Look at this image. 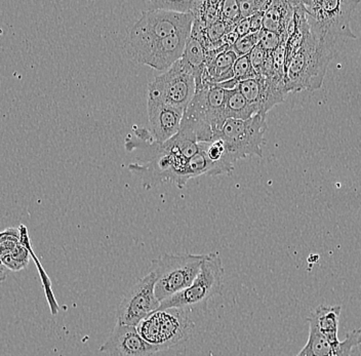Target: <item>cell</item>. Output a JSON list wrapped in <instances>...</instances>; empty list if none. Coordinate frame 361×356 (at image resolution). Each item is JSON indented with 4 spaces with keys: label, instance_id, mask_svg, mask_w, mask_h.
<instances>
[{
    "label": "cell",
    "instance_id": "5",
    "mask_svg": "<svg viewBox=\"0 0 361 356\" xmlns=\"http://www.w3.org/2000/svg\"><path fill=\"white\" fill-rule=\"evenodd\" d=\"M224 274V266L220 254H207L200 274L193 283L182 292L160 303L158 310L171 308L185 310L186 308L204 305L216 295L222 292Z\"/></svg>",
    "mask_w": 361,
    "mask_h": 356
},
{
    "label": "cell",
    "instance_id": "10",
    "mask_svg": "<svg viewBox=\"0 0 361 356\" xmlns=\"http://www.w3.org/2000/svg\"><path fill=\"white\" fill-rule=\"evenodd\" d=\"M155 276L152 271L135 283L124 296L117 309V324L135 326L147 317L159 309L154 292Z\"/></svg>",
    "mask_w": 361,
    "mask_h": 356
},
{
    "label": "cell",
    "instance_id": "9",
    "mask_svg": "<svg viewBox=\"0 0 361 356\" xmlns=\"http://www.w3.org/2000/svg\"><path fill=\"white\" fill-rule=\"evenodd\" d=\"M190 35L191 28L185 29L149 44L126 47L124 51L135 64L147 65L157 71L166 72L182 58Z\"/></svg>",
    "mask_w": 361,
    "mask_h": 356
},
{
    "label": "cell",
    "instance_id": "12",
    "mask_svg": "<svg viewBox=\"0 0 361 356\" xmlns=\"http://www.w3.org/2000/svg\"><path fill=\"white\" fill-rule=\"evenodd\" d=\"M308 341L295 356H351L353 349L361 345V330L355 329L344 341L331 343L312 324H309Z\"/></svg>",
    "mask_w": 361,
    "mask_h": 356
},
{
    "label": "cell",
    "instance_id": "30",
    "mask_svg": "<svg viewBox=\"0 0 361 356\" xmlns=\"http://www.w3.org/2000/svg\"><path fill=\"white\" fill-rule=\"evenodd\" d=\"M6 269L4 266L0 265V281H4V277L6 276Z\"/></svg>",
    "mask_w": 361,
    "mask_h": 356
},
{
    "label": "cell",
    "instance_id": "24",
    "mask_svg": "<svg viewBox=\"0 0 361 356\" xmlns=\"http://www.w3.org/2000/svg\"><path fill=\"white\" fill-rule=\"evenodd\" d=\"M259 32L250 33V35L239 38L234 46L230 47L229 49L233 51L238 57L250 55L252 49L259 44Z\"/></svg>",
    "mask_w": 361,
    "mask_h": 356
},
{
    "label": "cell",
    "instance_id": "19",
    "mask_svg": "<svg viewBox=\"0 0 361 356\" xmlns=\"http://www.w3.org/2000/svg\"><path fill=\"white\" fill-rule=\"evenodd\" d=\"M30 256L29 250L19 243L11 254H6L4 258L0 259V265L4 266L6 269L11 270V271H21L28 266Z\"/></svg>",
    "mask_w": 361,
    "mask_h": 356
},
{
    "label": "cell",
    "instance_id": "14",
    "mask_svg": "<svg viewBox=\"0 0 361 356\" xmlns=\"http://www.w3.org/2000/svg\"><path fill=\"white\" fill-rule=\"evenodd\" d=\"M293 1L271 2L269 8L264 13L263 29L279 35H288V27L293 19Z\"/></svg>",
    "mask_w": 361,
    "mask_h": 356
},
{
    "label": "cell",
    "instance_id": "11",
    "mask_svg": "<svg viewBox=\"0 0 361 356\" xmlns=\"http://www.w3.org/2000/svg\"><path fill=\"white\" fill-rule=\"evenodd\" d=\"M101 352L110 356H153L159 352L157 347L146 342L135 326L116 324Z\"/></svg>",
    "mask_w": 361,
    "mask_h": 356
},
{
    "label": "cell",
    "instance_id": "13",
    "mask_svg": "<svg viewBox=\"0 0 361 356\" xmlns=\"http://www.w3.org/2000/svg\"><path fill=\"white\" fill-rule=\"evenodd\" d=\"M150 134L154 141L164 144L179 133L184 113L157 101H147Z\"/></svg>",
    "mask_w": 361,
    "mask_h": 356
},
{
    "label": "cell",
    "instance_id": "15",
    "mask_svg": "<svg viewBox=\"0 0 361 356\" xmlns=\"http://www.w3.org/2000/svg\"><path fill=\"white\" fill-rule=\"evenodd\" d=\"M341 306L320 305L308 319L309 324L314 326L331 343H338V331Z\"/></svg>",
    "mask_w": 361,
    "mask_h": 356
},
{
    "label": "cell",
    "instance_id": "7",
    "mask_svg": "<svg viewBox=\"0 0 361 356\" xmlns=\"http://www.w3.org/2000/svg\"><path fill=\"white\" fill-rule=\"evenodd\" d=\"M194 18L191 13L168 12L164 10H150L142 13L139 21L128 29L123 42V49L149 44L192 28Z\"/></svg>",
    "mask_w": 361,
    "mask_h": 356
},
{
    "label": "cell",
    "instance_id": "4",
    "mask_svg": "<svg viewBox=\"0 0 361 356\" xmlns=\"http://www.w3.org/2000/svg\"><path fill=\"white\" fill-rule=\"evenodd\" d=\"M193 330L190 317L178 308L155 311L137 326L141 337L157 347L159 352L184 343Z\"/></svg>",
    "mask_w": 361,
    "mask_h": 356
},
{
    "label": "cell",
    "instance_id": "18",
    "mask_svg": "<svg viewBox=\"0 0 361 356\" xmlns=\"http://www.w3.org/2000/svg\"><path fill=\"white\" fill-rule=\"evenodd\" d=\"M20 231V243L24 247H26L27 249L30 252L31 257L36 261V265H37L38 270H39L40 276H42V285H44L45 295H47V301H49V307H51V313L54 315H56V313L59 312V305L56 303V300L55 296H54L53 290H51V283L49 281V276L45 274L44 268L42 266L39 264L38 262L37 258H36L35 254H34L32 249H31V243L30 240H29L28 235V229H27L26 226L24 225H20L19 227Z\"/></svg>",
    "mask_w": 361,
    "mask_h": 356
},
{
    "label": "cell",
    "instance_id": "1",
    "mask_svg": "<svg viewBox=\"0 0 361 356\" xmlns=\"http://www.w3.org/2000/svg\"><path fill=\"white\" fill-rule=\"evenodd\" d=\"M340 47L307 33L301 46L286 60V91H315L320 89L329 63Z\"/></svg>",
    "mask_w": 361,
    "mask_h": 356
},
{
    "label": "cell",
    "instance_id": "6",
    "mask_svg": "<svg viewBox=\"0 0 361 356\" xmlns=\"http://www.w3.org/2000/svg\"><path fill=\"white\" fill-rule=\"evenodd\" d=\"M266 115L256 114L247 121L228 119L214 140L224 142L228 156L235 164L248 156H263V144L267 130Z\"/></svg>",
    "mask_w": 361,
    "mask_h": 356
},
{
    "label": "cell",
    "instance_id": "2",
    "mask_svg": "<svg viewBox=\"0 0 361 356\" xmlns=\"http://www.w3.org/2000/svg\"><path fill=\"white\" fill-rule=\"evenodd\" d=\"M360 0H305L302 1L309 30L338 47L356 36L350 29V20Z\"/></svg>",
    "mask_w": 361,
    "mask_h": 356
},
{
    "label": "cell",
    "instance_id": "16",
    "mask_svg": "<svg viewBox=\"0 0 361 356\" xmlns=\"http://www.w3.org/2000/svg\"><path fill=\"white\" fill-rule=\"evenodd\" d=\"M207 59V51L202 42L190 36L185 47L184 54L180 58V62L195 78L196 91L202 89V78Z\"/></svg>",
    "mask_w": 361,
    "mask_h": 356
},
{
    "label": "cell",
    "instance_id": "26",
    "mask_svg": "<svg viewBox=\"0 0 361 356\" xmlns=\"http://www.w3.org/2000/svg\"><path fill=\"white\" fill-rule=\"evenodd\" d=\"M283 40H288V35H281L264 29L259 31V46L269 53L276 51Z\"/></svg>",
    "mask_w": 361,
    "mask_h": 356
},
{
    "label": "cell",
    "instance_id": "28",
    "mask_svg": "<svg viewBox=\"0 0 361 356\" xmlns=\"http://www.w3.org/2000/svg\"><path fill=\"white\" fill-rule=\"evenodd\" d=\"M264 13L265 12L257 13L250 18V33H259L263 29Z\"/></svg>",
    "mask_w": 361,
    "mask_h": 356
},
{
    "label": "cell",
    "instance_id": "8",
    "mask_svg": "<svg viewBox=\"0 0 361 356\" xmlns=\"http://www.w3.org/2000/svg\"><path fill=\"white\" fill-rule=\"evenodd\" d=\"M196 92L195 78L180 60L148 85V99L185 113Z\"/></svg>",
    "mask_w": 361,
    "mask_h": 356
},
{
    "label": "cell",
    "instance_id": "23",
    "mask_svg": "<svg viewBox=\"0 0 361 356\" xmlns=\"http://www.w3.org/2000/svg\"><path fill=\"white\" fill-rule=\"evenodd\" d=\"M193 0H178V1H151L152 10H164L168 12L191 13Z\"/></svg>",
    "mask_w": 361,
    "mask_h": 356
},
{
    "label": "cell",
    "instance_id": "3",
    "mask_svg": "<svg viewBox=\"0 0 361 356\" xmlns=\"http://www.w3.org/2000/svg\"><path fill=\"white\" fill-rule=\"evenodd\" d=\"M207 254H166L152 261L155 296L160 303L189 287L200 274Z\"/></svg>",
    "mask_w": 361,
    "mask_h": 356
},
{
    "label": "cell",
    "instance_id": "25",
    "mask_svg": "<svg viewBox=\"0 0 361 356\" xmlns=\"http://www.w3.org/2000/svg\"><path fill=\"white\" fill-rule=\"evenodd\" d=\"M221 20L235 27L243 20L237 0H225L221 6Z\"/></svg>",
    "mask_w": 361,
    "mask_h": 356
},
{
    "label": "cell",
    "instance_id": "27",
    "mask_svg": "<svg viewBox=\"0 0 361 356\" xmlns=\"http://www.w3.org/2000/svg\"><path fill=\"white\" fill-rule=\"evenodd\" d=\"M271 54L272 53H269V51H266L265 49H262L259 44L255 47L252 53L250 54L252 68L255 69L258 76H263L264 73H265L266 65H267Z\"/></svg>",
    "mask_w": 361,
    "mask_h": 356
},
{
    "label": "cell",
    "instance_id": "21",
    "mask_svg": "<svg viewBox=\"0 0 361 356\" xmlns=\"http://www.w3.org/2000/svg\"><path fill=\"white\" fill-rule=\"evenodd\" d=\"M19 243V228H8L0 232V259L11 254Z\"/></svg>",
    "mask_w": 361,
    "mask_h": 356
},
{
    "label": "cell",
    "instance_id": "17",
    "mask_svg": "<svg viewBox=\"0 0 361 356\" xmlns=\"http://www.w3.org/2000/svg\"><path fill=\"white\" fill-rule=\"evenodd\" d=\"M258 114L255 107L247 102V99L237 89L228 91L226 99L224 116L228 119L236 121H247Z\"/></svg>",
    "mask_w": 361,
    "mask_h": 356
},
{
    "label": "cell",
    "instance_id": "20",
    "mask_svg": "<svg viewBox=\"0 0 361 356\" xmlns=\"http://www.w3.org/2000/svg\"><path fill=\"white\" fill-rule=\"evenodd\" d=\"M233 75L234 80H236L238 82L258 78V74L252 68L250 55L237 59L233 65Z\"/></svg>",
    "mask_w": 361,
    "mask_h": 356
},
{
    "label": "cell",
    "instance_id": "22",
    "mask_svg": "<svg viewBox=\"0 0 361 356\" xmlns=\"http://www.w3.org/2000/svg\"><path fill=\"white\" fill-rule=\"evenodd\" d=\"M271 2V0H237L243 19H248L257 13L266 12Z\"/></svg>",
    "mask_w": 361,
    "mask_h": 356
},
{
    "label": "cell",
    "instance_id": "29",
    "mask_svg": "<svg viewBox=\"0 0 361 356\" xmlns=\"http://www.w3.org/2000/svg\"><path fill=\"white\" fill-rule=\"evenodd\" d=\"M235 32L238 35L239 38L243 37V36L250 35V18L248 19H243L238 24L236 25Z\"/></svg>",
    "mask_w": 361,
    "mask_h": 356
}]
</instances>
